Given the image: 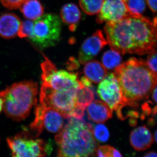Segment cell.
Returning a JSON list of instances; mask_svg holds the SVG:
<instances>
[{
  "label": "cell",
  "mask_w": 157,
  "mask_h": 157,
  "mask_svg": "<svg viewBox=\"0 0 157 157\" xmlns=\"http://www.w3.org/2000/svg\"><path fill=\"white\" fill-rule=\"evenodd\" d=\"M104 31L111 49L121 54L144 55L156 50V17L153 21L141 16L107 22Z\"/></svg>",
  "instance_id": "6da1fadb"
},
{
  "label": "cell",
  "mask_w": 157,
  "mask_h": 157,
  "mask_svg": "<svg viewBox=\"0 0 157 157\" xmlns=\"http://www.w3.org/2000/svg\"><path fill=\"white\" fill-rule=\"evenodd\" d=\"M117 79L127 106L137 108L140 101L147 99L156 86L157 73L142 59L132 57L115 68Z\"/></svg>",
  "instance_id": "7a4b0ae2"
},
{
  "label": "cell",
  "mask_w": 157,
  "mask_h": 157,
  "mask_svg": "<svg viewBox=\"0 0 157 157\" xmlns=\"http://www.w3.org/2000/svg\"><path fill=\"white\" fill-rule=\"evenodd\" d=\"M56 136L57 157H94L99 144L94 137L89 123L73 117Z\"/></svg>",
  "instance_id": "3957f363"
},
{
  "label": "cell",
  "mask_w": 157,
  "mask_h": 157,
  "mask_svg": "<svg viewBox=\"0 0 157 157\" xmlns=\"http://www.w3.org/2000/svg\"><path fill=\"white\" fill-rule=\"evenodd\" d=\"M38 84L33 81L14 83L0 93L3 108L7 116L21 121L27 117L37 102Z\"/></svg>",
  "instance_id": "277c9868"
},
{
  "label": "cell",
  "mask_w": 157,
  "mask_h": 157,
  "mask_svg": "<svg viewBox=\"0 0 157 157\" xmlns=\"http://www.w3.org/2000/svg\"><path fill=\"white\" fill-rule=\"evenodd\" d=\"M7 141L13 157H44L52 151L51 145L29 132H20Z\"/></svg>",
  "instance_id": "5b68a950"
},
{
  "label": "cell",
  "mask_w": 157,
  "mask_h": 157,
  "mask_svg": "<svg viewBox=\"0 0 157 157\" xmlns=\"http://www.w3.org/2000/svg\"><path fill=\"white\" fill-rule=\"evenodd\" d=\"M61 20L56 14L42 15L34 22L33 32L31 40L42 48L56 45L61 33Z\"/></svg>",
  "instance_id": "8992f818"
},
{
  "label": "cell",
  "mask_w": 157,
  "mask_h": 157,
  "mask_svg": "<svg viewBox=\"0 0 157 157\" xmlns=\"http://www.w3.org/2000/svg\"><path fill=\"white\" fill-rule=\"evenodd\" d=\"M41 64L42 85L57 91L64 92L73 88H81L78 73L58 70L55 65L45 56Z\"/></svg>",
  "instance_id": "52a82bcc"
},
{
  "label": "cell",
  "mask_w": 157,
  "mask_h": 157,
  "mask_svg": "<svg viewBox=\"0 0 157 157\" xmlns=\"http://www.w3.org/2000/svg\"><path fill=\"white\" fill-rule=\"evenodd\" d=\"M79 89L73 88L64 92L57 91L41 85L40 104L56 109L67 118L76 105V97Z\"/></svg>",
  "instance_id": "ba28073f"
},
{
  "label": "cell",
  "mask_w": 157,
  "mask_h": 157,
  "mask_svg": "<svg viewBox=\"0 0 157 157\" xmlns=\"http://www.w3.org/2000/svg\"><path fill=\"white\" fill-rule=\"evenodd\" d=\"M98 95L112 110L125 105L120 86L113 73L107 75L98 86Z\"/></svg>",
  "instance_id": "9c48e42d"
},
{
  "label": "cell",
  "mask_w": 157,
  "mask_h": 157,
  "mask_svg": "<svg viewBox=\"0 0 157 157\" xmlns=\"http://www.w3.org/2000/svg\"><path fill=\"white\" fill-rule=\"evenodd\" d=\"M129 17L138 16L129 11L124 0H104L96 21L99 24L115 22Z\"/></svg>",
  "instance_id": "30bf717a"
},
{
  "label": "cell",
  "mask_w": 157,
  "mask_h": 157,
  "mask_svg": "<svg viewBox=\"0 0 157 157\" xmlns=\"http://www.w3.org/2000/svg\"><path fill=\"white\" fill-rule=\"evenodd\" d=\"M107 44V39L104 38L102 31H96L82 45L78 53V62L81 64L86 63L97 56Z\"/></svg>",
  "instance_id": "8fae6325"
},
{
  "label": "cell",
  "mask_w": 157,
  "mask_h": 157,
  "mask_svg": "<svg viewBox=\"0 0 157 157\" xmlns=\"http://www.w3.org/2000/svg\"><path fill=\"white\" fill-rule=\"evenodd\" d=\"M153 141L151 132L145 125L137 127L130 134V144L137 151H144L148 149L151 146Z\"/></svg>",
  "instance_id": "7c38bea8"
},
{
  "label": "cell",
  "mask_w": 157,
  "mask_h": 157,
  "mask_svg": "<svg viewBox=\"0 0 157 157\" xmlns=\"http://www.w3.org/2000/svg\"><path fill=\"white\" fill-rule=\"evenodd\" d=\"M21 24V21L15 14H3L0 16V36L6 39L14 38L17 35Z\"/></svg>",
  "instance_id": "4fadbf2b"
},
{
  "label": "cell",
  "mask_w": 157,
  "mask_h": 157,
  "mask_svg": "<svg viewBox=\"0 0 157 157\" xmlns=\"http://www.w3.org/2000/svg\"><path fill=\"white\" fill-rule=\"evenodd\" d=\"M43 106L44 107L43 123L44 128H45L51 133H58L63 127L64 117L56 109Z\"/></svg>",
  "instance_id": "5bb4252c"
},
{
  "label": "cell",
  "mask_w": 157,
  "mask_h": 157,
  "mask_svg": "<svg viewBox=\"0 0 157 157\" xmlns=\"http://www.w3.org/2000/svg\"><path fill=\"white\" fill-rule=\"evenodd\" d=\"M89 118L97 123H104L112 117V110L106 103L99 101L92 102L88 106Z\"/></svg>",
  "instance_id": "9a60e30c"
},
{
  "label": "cell",
  "mask_w": 157,
  "mask_h": 157,
  "mask_svg": "<svg viewBox=\"0 0 157 157\" xmlns=\"http://www.w3.org/2000/svg\"><path fill=\"white\" fill-rule=\"evenodd\" d=\"M60 16L62 21L69 25L70 31L76 30L81 17V12L78 6L73 3L66 4L61 10Z\"/></svg>",
  "instance_id": "2e32d148"
},
{
  "label": "cell",
  "mask_w": 157,
  "mask_h": 157,
  "mask_svg": "<svg viewBox=\"0 0 157 157\" xmlns=\"http://www.w3.org/2000/svg\"><path fill=\"white\" fill-rule=\"evenodd\" d=\"M84 73L86 77L94 83H100L107 75L106 68L97 60L87 62L84 67Z\"/></svg>",
  "instance_id": "e0dca14e"
},
{
  "label": "cell",
  "mask_w": 157,
  "mask_h": 157,
  "mask_svg": "<svg viewBox=\"0 0 157 157\" xmlns=\"http://www.w3.org/2000/svg\"><path fill=\"white\" fill-rule=\"evenodd\" d=\"M20 9L24 16L30 20H36L44 12V9L38 0H28Z\"/></svg>",
  "instance_id": "ac0fdd59"
},
{
  "label": "cell",
  "mask_w": 157,
  "mask_h": 157,
  "mask_svg": "<svg viewBox=\"0 0 157 157\" xmlns=\"http://www.w3.org/2000/svg\"><path fill=\"white\" fill-rule=\"evenodd\" d=\"M121 61L120 53L113 49L105 52L102 57L103 66L108 70H112L117 67L121 64Z\"/></svg>",
  "instance_id": "d6986e66"
},
{
  "label": "cell",
  "mask_w": 157,
  "mask_h": 157,
  "mask_svg": "<svg viewBox=\"0 0 157 157\" xmlns=\"http://www.w3.org/2000/svg\"><path fill=\"white\" fill-rule=\"evenodd\" d=\"M94 92L93 87H83L78 90L76 97V105L86 108L94 101Z\"/></svg>",
  "instance_id": "ffe728a7"
},
{
  "label": "cell",
  "mask_w": 157,
  "mask_h": 157,
  "mask_svg": "<svg viewBox=\"0 0 157 157\" xmlns=\"http://www.w3.org/2000/svg\"><path fill=\"white\" fill-rule=\"evenodd\" d=\"M43 106L38 105L36 108L35 112V118L34 121L30 125V134L33 137H38L44 129L43 123Z\"/></svg>",
  "instance_id": "44dd1931"
},
{
  "label": "cell",
  "mask_w": 157,
  "mask_h": 157,
  "mask_svg": "<svg viewBox=\"0 0 157 157\" xmlns=\"http://www.w3.org/2000/svg\"><path fill=\"white\" fill-rule=\"evenodd\" d=\"M104 0H79V5L86 14L90 15L98 14Z\"/></svg>",
  "instance_id": "7402d4cb"
},
{
  "label": "cell",
  "mask_w": 157,
  "mask_h": 157,
  "mask_svg": "<svg viewBox=\"0 0 157 157\" xmlns=\"http://www.w3.org/2000/svg\"><path fill=\"white\" fill-rule=\"evenodd\" d=\"M127 8L136 16H142L146 9L145 0H124Z\"/></svg>",
  "instance_id": "603a6c76"
},
{
  "label": "cell",
  "mask_w": 157,
  "mask_h": 157,
  "mask_svg": "<svg viewBox=\"0 0 157 157\" xmlns=\"http://www.w3.org/2000/svg\"><path fill=\"white\" fill-rule=\"evenodd\" d=\"M93 133L95 139L101 143L107 142L110 136L108 129L102 124H99L94 127Z\"/></svg>",
  "instance_id": "cb8c5ba5"
},
{
  "label": "cell",
  "mask_w": 157,
  "mask_h": 157,
  "mask_svg": "<svg viewBox=\"0 0 157 157\" xmlns=\"http://www.w3.org/2000/svg\"><path fill=\"white\" fill-rule=\"evenodd\" d=\"M96 155L97 157H123L118 150L108 145L98 147Z\"/></svg>",
  "instance_id": "d4e9b609"
},
{
  "label": "cell",
  "mask_w": 157,
  "mask_h": 157,
  "mask_svg": "<svg viewBox=\"0 0 157 157\" xmlns=\"http://www.w3.org/2000/svg\"><path fill=\"white\" fill-rule=\"evenodd\" d=\"M33 27L34 22L32 21L27 20L21 22L17 35L21 38H31L33 35Z\"/></svg>",
  "instance_id": "484cf974"
},
{
  "label": "cell",
  "mask_w": 157,
  "mask_h": 157,
  "mask_svg": "<svg viewBox=\"0 0 157 157\" xmlns=\"http://www.w3.org/2000/svg\"><path fill=\"white\" fill-rule=\"evenodd\" d=\"M153 105L151 101H148L145 102L142 106V113L141 114V119L144 120L145 118L147 116L150 115L151 113L153 116L156 115L157 113V106L156 105L152 107Z\"/></svg>",
  "instance_id": "4316f807"
},
{
  "label": "cell",
  "mask_w": 157,
  "mask_h": 157,
  "mask_svg": "<svg viewBox=\"0 0 157 157\" xmlns=\"http://www.w3.org/2000/svg\"><path fill=\"white\" fill-rule=\"evenodd\" d=\"M28 0H0V2L7 9H16L20 8Z\"/></svg>",
  "instance_id": "83f0119b"
},
{
  "label": "cell",
  "mask_w": 157,
  "mask_h": 157,
  "mask_svg": "<svg viewBox=\"0 0 157 157\" xmlns=\"http://www.w3.org/2000/svg\"><path fill=\"white\" fill-rule=\"evenodd\" d=\"M146 62L149 68L155 73H157V52L155 50L149 54Z\"/></svg>",
  "instance_id": "f1b7e54d"
},
{
  "label": "cell",
  "mask_w": 157,
  "mask_h": 157,
  "mask_svg": "<svg viewBox=\"0 0 157 157\" xmlns=\"http://www.w3.org/2000/svg\"><path fill=\"white\" fill-rule=\"evenodd\" d=\"M85 109L84 107L76 105L73 110L69 113L67 118L73 117L78 120L82 119L84 116Z\"/></svg>",
  "instance_id": "f546056e"
},
{
  "label": "cell",
  "mask_w": 157,
  "mask_h": 157,
  "mask_svg": "<svg viewBox=\"0 0 157 157\" xmlns=\"http://www.w3.org/2000/svg\"><path fill=\"white\" fill-rule=\"evenodd\" d=\"M80 65L78 61L73 57H71L67 63V68L70 71L77 70Z\"/></svg>",
  "instance_id": "4dcf8cb0"
},
{
  "label": "cell",
  "mask_w": 157,
  "mask_h": 157,
  "mask_svg": "<svg viewBox=\"0 0 157 157\" xmlns=\"http://www.w3.org/2000/svg\"><path fill=\"white\" fill-rule=\"evenodd\" d=\"M82 87H93L91 81L86 76H82L79 80Z\"/></svg>",
  "instance_id": "1f68e13d"
},
{
  "label": "cell",
  "mask_w": 157,
  "mask_h": 157,
  "mask_svg": "<svg viewBox=\"0 0 157 157\" xmlns=\"http://www.w3.org/2000/svg\"><path fill=\"white\" fill-rule=\"evenodd\" d=\"M147 5L151 10L154 13L157 11V0H147Z\"/></svg>",
  "instance_id": "d6a6232c"
},
{
  "label": "cell",
  "mask_w": 157,
  "mask_h": 157,
  "mask_svg": "<svg viewBox=\"0 0 157 157\" xmlns=\"http://www.w3.org/2000/svg\"><path fill=\"white\" fill-rule=\"evenodd\" d=\"M152 94V98L153 101L155 103H156L157 102V86H155V88L153 90Z\"/></svg>",
  "instance_id": "836d02e7"
},
{
  "label": "cell",
  "mask_w": 157,
  "mask_h": 157,
  "mask_svg": "<svg viewBox=\"0 0 157 157\" xmlns=\"http://www.w3.org/2000/svg\"><path fill=\"white\" fill-rule=\"evenodd\" d=\"M143 157H157V154L154 151H149Z\"/></svg>",
  "instance_id": "e575fe53"
},
{
  "label": "cell",
  "mask_w": 157,
  "mask_h": 157,
  "mask_svg": "<svg viewBox=\"0 0 157 157\" xmlns=\"http://www.w3.org/2000/svg\"><path fill=\"white\" fill-rule=\"evenodd\" d=\"M155 118L154 117H153L151 118H150L149 120L148 121V124L149 126L154 127L155 125L156 122L155 121Z\"/></svg>",
  "instance_id": "d590c367"
},
{
  "label": "cell",
  "mask_w": 157,
  "mask_h": 157,
  "mask_svg": "<svg viewBox=\"0 0 157 157\" xmlns=\"http://www.w3.org/2000/svg\"><path fill=\"white\" fill-rule=\"evenodd\" d=\"M3 109V101L2 98L0 97V113Z\"/></svg>",
  "instance_id": "8d00e7d4"
},
{
  "label": "cell",
  "mask_w": 157,
  "mask_h": 157,
  "mask_svg": "<svg viewBox=\"0 0 157 157\" xmlns=\"http://www.w3.org/2000/svg\"><path fill=\"white\" fill-rule=\"evenodd\" d=\"M157 131H155V132L154 135V138H153L154 140H155V142H157Z\"/></svg>",
  "instance_id": "74e56055"
}]
</instances>
